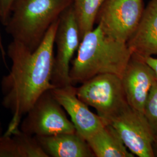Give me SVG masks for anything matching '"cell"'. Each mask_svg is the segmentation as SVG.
I'll use <instances>...</instances> for the list:
<instances>
[{
	"instance_id": "cell-1",
	"label": "cell",
	"mask_w": 157,
	"mask_h": 157,
	"mask_svg": "<svg viewBox=\"0 0 157 157\" xmlns=\"http://www.w3.org/2000/svg\"><path fill=\"white\" fill-rule=\"evenodd\" d=\"M59 22V17L51 25L34 51L14 40L8 47L11 67L1 80L2 104L11 112L12 117L4 135L10 136L19 129L23 116L26 115L40 97L56 88L51 80Z\"/></svg>"
},
{
	"instance_id": "cell-2",
	"label": "cell",
	"mask_w": 157,
	"mask_h": 157,
	"mask_svg": "<svg viewBox=\"0 0 157 157\" xmlns=\"http://www.w3.org/2000/svg\"><path fill=\"white\" fill-rule=\"evenodd\" d=\"M132 56L126 43L109 37L97 25L81 40L70 67L71 84H82L102 74L121 78Z\"/></svg>"
},
{
	"instance_id": "cell-3",
	"label": "cell",
	"mask_w": 157,
	"mask_h": 157,
	"mask_svg": "<svg viewBox=\"0 0 157 157\" xmlns=\"http://www.w3.org/2000/svg\"><path fill=\"white\" fill-rule=\"evenodd\" d=\"M73 0H15L6 26L13 40L31 51L37 49L51 25Z\"/></svg>"
},
{
	"instance_id": "cell-4",
	"label": "cell",
	"mask_w": 157,
	"mask_h": 157,
	"mask_svg": "<svg viewBox=\"0 0 157 157\" xmlns=\"http://www.w3.org/2000/svg\"><path fill=\"white\" fill-rule=\"evenodd\" d=\"M76 91L78 98L94 108L105 123L129 105L121 78L116 75L95 76L76 87Z\"/></svg>"
},
{
	"instance_id": "cell-5",
	"label": "cell",
	"mask_w": 157,
	"mask_h": 157,
	"mask_svg": "<svg viewBox=\"0 0 157 157\" xmlns=\"http://www.w3.org/2000/svg\"><path fill=\"white\" fill-rule=\"evenodd\" d=\"M52 90L41 95L26 114L20 124V130L23 133L43 137L76 132Z\"/></svg>"
},
{
	"instance_id": "cell-6",
	"label": "cell",
	"mask_w": 157,
	"mask_h": 157,
	"mask_svg": "<svg viewBox=\"0 0 157 157\" xmlns=\"http://www.w3.org/2000/svg\"><path fill=\"white\" fill-rule=\"evenodd\" d=\"M143 0H105L96 22L109 37L126 43L140 22Z\"/></svg>"
},
{
	"instance_id": "cell-7",
	"label": "cell",
	"mask_w": 157,
	"mask_h": 157,
	"mask_svg": "<svg viewBox=\"0 0 157 157\" xmlns=\"http://www.w3.org/2000/svg\"><path fill=\"white\" fill-rule=\"evenodd\" d=\"M80 41L78 24L72 4L59 17L56 35V53L51 80L56 87L72 84L69 78L71 63Z\"/></svg>"
},
{
	"instance_id": "cell-8",
	"label": "cell",
	"mask_w": 157,
	"mask_h": 157,
	"mask_svg": "<svg viewBox=\"0 0 157 157\" xmlns=\"http://www.w3.org/2000/svg\"><path fill=\"white\" fill-rule=\"evenodd\" d=\"M135 156L155 157V139L144 113L128 105L107 122Z\"/></svg>"
},
{
	"instance_id": "cell-9",
	"label": "cell",
	"mask_w": 157,
	"mask_h": 157,
	"mask_svg": "<svg viewBox=\"0 0 157 157\" xmlns=\"http://www.w3.org/2000/svg\"><path fill=\"white\" fill-rule=\"evenodd\" d=\"M121 79L128 104L144 113L146 100L157 80L153 69L143 58L132 54Z\"/></svg>"
},
{
	"instance_id": "cell-10",
	"label": "cell",
	"mask_w": 157,
	"mask_h": 157,
	"mask_svg": "<svg viewBox=\"0 0 157 157\" xmlns=\"http://www.w3.org/2000/svg\"><path fill=\"white\" fill-rule=\"evenodd\" d=\"M72 84L56 87L52 92L56 100L69 115L76 132L86 140L102 128L105 123L89 106L78 98Z\"/></svg>"
},
{
	"instance_id": "cell-11",
	"label": "cell",
	"mask_w": 157,
	"mask_h": 157,
	"mask_svg": "<svg viewBox=\"0 0 157 157\" xmlns=\"http://www.w3.org/2000/svg\"><path fill=\"white\" fill-rule=\"evenodd\" d=\"M132 54L141 58L157 56V0L144 8L140 22L126 43Z\"/></svg>"
},
{
	"instance_id": "cell-12",
	"label": "cell",
	"mask_w": 157,
	"mask_h": 157,
	"mask_svg": "<svg viewBox=\"0 0 157 157\" xmlns=\"http://www.w3.org/2000/svg\"><path fill=\"white\" fill-rule=\"evenodd\" d=\"M35 137L49 157H95L87 141L76 132Z\"/></svg>"
},
{
	"instance_id": "cell-13",
	"label": "cell",
	"mask_w": 157,
	"mask_h": 157,
	"mask_svg": "<svg viewBox=\"0 0 157 157\" xmlns=\"http://www.w3.org/2000/svg\"><path fill=\"white\" fill-rule=\"evenodd\" d=\"M0 157H49L35 136L17 130L0 136Z\"/></svg>"
},
{
	"instance_id": "cell-14",
	"label": "cell",
	"mask_w": 157,
	"mask_h": 157,
	"mask_svg": "<svg viewBox=\"0 0 157 157\" xmlns=\"http://www.w3.org/2000/svg\"><path fill=\"white\" fill-rule=\"evenodd\" d=\"M96 157H134L117 133L106 124L87 140Z\"/></svg>"
},
{
	"instance_id": "cell-15",
	"label": "cell",
	"mask_w": 157,
	"mask_h": 157,
	"mask_svg": "<svg viewBox=\"0 0 157 157\" xmlns=\"http://www.w3.org/2000/svg\"><path fill=\"white\" fill-rule=\"evenodd\" d=\"M105 0H73V10L78 24L81 40L92 30Z\"/></svg>"
},
{
	"instance_id": "cell-16",
	"label": "cell",
	"mask_w": 157,
	"mask_h": 157,
	"mask_svg": "<svg viewBox=\"0 0 157 157\" xmlns=\"http://www.w3.org/2000/svg\"><path fill=\"white\" fill-rule=\"evenodd\" d=\"M144 115L149 124L155 142L157 141V80L155 81L146 100Z\"/></svg>"
},
{
	"instance_id": "cell-17",
	"label": "cell",
	"mask_w": 157,
	"mask_h": 157,
	"mask_svg": "<svg viewBox=\"0 0 157 157\" xmlns=\"http://www.w3.org/2000/svg\"><path fill=\"white\" fill-rule=\"evenodd\" d=\"M15 0H0V22L6 26L11 13Z\"/></svg>"
},
{
	"instance_id": "cell-18",
	"label": "cell",
	"mask_w": 157,
	"mask_h": 157,
	"mask_svg": "<svg viewBox=\"0 0 157 157\" xmlns=\"http://www.w3.org/2000/svg\"><path fill=\"white\" fill-rule=\"evenodd\" d=\"M141 58H143L144 60V61L147 62L151 67L153 71H154L155 78L157 80V58H155L154 56H149Z\"/></svg>"
},
{
	"instance_id": "cell-19",
	"label": "cell",
	"mask_w": 157,
	"mask_h": 157,
	"mask_svg": "<svg viewBox=\"0 0 157 157\" xmlns=\"http://www.w3.org/2000/svg\"><path fill=\"white\" fill-rule=\"evenodd\" d=\"M0 52H1V56H2V58L3 61L4 62V64L6 65V67H7V65H6V51L4 50V46H3V44H2V37H1V32H0Z\"/></svg>"
},
{
	"instance_id": "cell-20",
	"label": "cell",
	"mask_w": 157,
	"mask_h": 157,
	"mask_svg": "<svg viewBox=\"0 0 157 157\" xmlns=\"http://www.w3.org/2000/svg\"><path fill=\"white\" fill-rule=\"evenodd\" d=\"M154 151L155 157H157V141L155 142L154 144Z\"/></svg>"
},
{
	"instance_id": "cell-21",
	"label": "cell",
	"mask_w": 157,
	"mask_h": 157,
	"mask_svg": "<svg viewBox=\"0 0 157 157\" xmlns=\"http://www.w3.org/2000/svg\"><path fill=\"white\" fill-rule=\"evenodd\" d=\"M1 133H2V127H1V124L0 122V136H1Z\"/></svg>"
}]
</instances>
